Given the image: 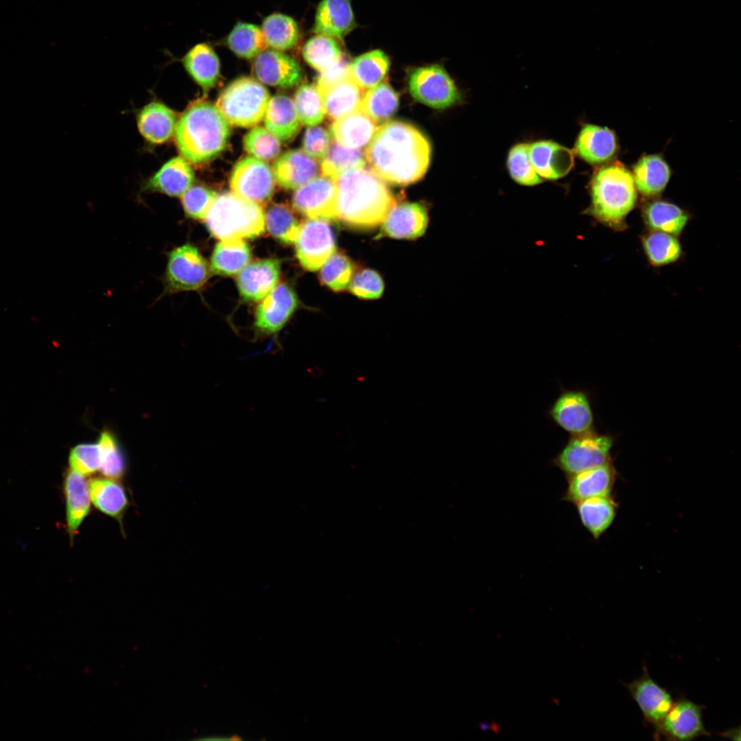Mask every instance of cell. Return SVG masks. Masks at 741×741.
Instances as JSON below:
<instances>
[{
  "label": "cell",
  "instance_id": "cell-1",
  "mask_svg": "<svg viewBox=\"0 0 741 741\" xmlns=\"http://www.w3.org/2000/svg\"><path fill=\"white\" fill-rule=\"evenodd\" d=\"M370 167L380 178L396 185H408L424 176L431 147L415 127L388 121L377 128L365 152Z\"/></svg>",
  "mask_w": 741,
  "mask_h": 741
},
{
  "label": "cell",
  "instance_id": "cell-2",
  "mask_svg": "<svg viewBox=\"0 0 741 741\" xmlns=\"http://www.w3.org/2000/svg\"><path fill=\"white\" fill-rule=\"evenodd\" d=\"M333 180L338 189V219L351 227L375 228L396 204L387 185L369 169L344 171Z\"/></svg>",
  "mask_w": 741,
  "mask_h": 741
},
{
  "label": "cell",
  "instance_id": "cell-3",
  "mask_svg": "<svg viewBox=\"0 0 741 741\" xmlns=\"http://www.w3.org/2000/svg\"><path fill=\"white\" fill-rule=\"evenodd\" d=\"M174 132L182 156L191 163L200 164L215 158L224 150L231 127L216 106L202 101L193 104L183 113Z\"/></svg>",
  "mask_w": 741,
  "mask_h": 741
},
{
  "label": "cell",
  "instance_id": "cell-4",
  "mask_svg": "<svg viewBox=\"0 0 741 741\" xmlns=\"http://www.w3.org/2000/svg\"><path fill=\"white\" fill-rule=\"evenodd\" d=\"M590 194L589 213L613 231H624L637 199L633 174L620 164L604 167L593 176Z\"/></svg>",
  "mask_w": 741,
  "mask_h": 741
},
{
  "label": "cell",
  "instance_id": "cell-5",
  "mask_svg": "<svg viewBox=\"0 0 741 741\" xmlns=\"http://www.w3.org/2000/svg\"><path fill=\"white\" fill-rule=\"evenodd\" d=\"M204 220L209 232L222 240L259 236L266 225L260 205L228 192L217 196Z\"/></svg>",
  "mask_w": 741,
  "mask_h": 741
},
{
  "label": "cell",
  "instance_id": "cell-6",
  "mask_svg": "<svg viewBox=\"0 0 741 741\" xmlns=\"http://www.w3.org/2000/svg\"><path fill=\"white\" fill-rule=\"evenodd\" d=\"M269 100L270 94L262 84L253 78L242 77L226 87L216 106L229 123L247 128L262 120Z\"/></svg>",
  "mask_w": 741,
  "mask_h": 741
},
{
  "label": "cell",
  "instance_id": "cell-7",
  "mask_svg": "<svg viewBox=\"0 0 741 741\" xmlns=\"http://www.w3.org/2000/svg\"><path fill=\"white\" fill-rule=\"evenodd\" d=\"M612 445L610 436L593 430L570 436L551 462L565 476L576 473L610 462Z\"/></svg>",
  "mask_w": 741,
  "mask_h": 741
},
{
  "label": "cell",
  "instance_id": "cell-8",
  "mask_svg": "<svg viewBox=\"0 0 741 741\" xmlns=\"http://www.w3.org/2000/svg\"><path fill=\"white\" fill-rule=\"evenodd\" d=\"M208 277L207 263L196 246L186 243L169 253L164 278L166 292L198 290Z\"/></svg>",
  "mask_w": 741,
  "mask_h": 741
},
{
  "label": "cell",
  "instance_id": "cell-9",
  "mask_svg": "<svg viewBox=\"0 0 741 741\" xmlns=\"http://www.w3.org/2000/svg\"><path fill=\"white\" fill-rule=\"evenodd\" d=\"M409 89L414 99L434 108H447L460 97L454 81L440 65L415 69L410 77Z\"/></svg>",
  "mask_w": 741,
  "mask_h": 741
},
{
  "label": "cell",
  "instance_id": "cell-10",
  "mask_svg": "<svg viewBox=\"0 0 741 741\" xmlns=\"http://www.w3.org/2000/svg\"><path fill=\"white\" fill-rule=\"evenodd\" d=\"M230 185L235 194L259 205L267 202L273 194L274 174L267 163L248 156L234 167Z\"/></svg>",
  "mask_w": 741,
  "mask_h": 741
},
{
  "label": "cell",
  "instance_id": "cell-11",
  "mask_svg": "<svg viewBox=\"0 0 741 741\" xmlns=\"http://www.w3.org/2000/svg\"><path fill=\"white\" fill-rule=\"evenodd\" d=\"M548 415L554 423L570 436L593 430V410L587 394L583 390H562L550 406Z\"/></svg>",
  "mask_w": 741,
  "mask_h": 741
},
{
  "label": "cell",
  "instance_id": "cell-12",
  "mask_svg": "<svg viewBox=\"0 0 741 741\" xmlns=\"http://www.w3.org/2000/svg\"><path fill=\"white\" fill-rule=\"evenodd\" d=\"M293 206L310 219H338V189L333 179L314 177L294 193Z\"/></svg>",
  "mask_w": 741,
  "mask_h": 741
},
{
  "label": "cell",
  "instance_id": "cell-13",
  "mask_svg": "<svg viewBox=\"0 0 741 741\" xmlns=\"http://www.w3.org/2000/svg\"><path fill=\"white\" fill-rule=\"evenodd\" d=\"M704 707L685 698L674 703L659 726L655 730V738L663 736L668 740H691L710 733L703 720Z\"/></svg>",
  "mask_w": 741,
  "mask_h": 741
},
{
  "label": "cell",
  "instance_id": "cell-14",
  "mask_svg": "<svg viewBox=\"0 0 741 741\" xmlns=\"http://www.w3.org/2000/svg\"><path fill=\"white\" fill-rule=\"evenodd\" d=\"M335 240L332 230L325 220L309 219L301 226L296 242V256L307 270L320 269L334 253Z\"/></svg>",
  "mask_w": 741,
  "mask_h": 741
},
{
  "label": "cell",
  "instance_id": "cell-15",
  "mask_svg": "<svg viewBox=\"0 0 741 741\" xmlns=\"http://www.w3.org/2000/svg\"><path fill=\"white\" fill-rule=\"evenodd\" d=\"M255 311V329L257 335L277 334L287 322L297 307V297L287 284L281 283L263 298Z\"/></svg>",
  "mask_w": 741,
  "mask_h": 741
},
{
  "label": "cell",
  "instance_id": "cell-16",
  "mask_svg": "<svg viewBox=\"0 0 741 741\" xmlns=\"http://www.w3.org/2000/svg\"><path fill=\"white\" fill-rule=\"evenodd\" d=\"M625 687L636 702L644 720L655 730L674 703L671 694L651 678L645 666L642 675L625 684Z\"/></svg>",
  "mask_w": 741,
  "mask_h": 741
},
{
  "label": "cell",
  "instance_id": "cell-17",
  "mask_svg": "<svg viewBox=\"0 0 741 741\" xmlns=\"http://www.w3.org/2000/svg\"><path fill=\"white\" fill-rule=\"evenodd\" d=\"M252 69L260 82L270 86L290 88L303 80L302 69L297 61L274 49H266L257 55Z\"/></svg>",
  "mask_w": 741,
  "mask_h": 741
},
{
  "label": "cell",
  "instance_id": "cell-18",
  "mask_svg": "<svg viewBox=\"0 0 741 741\" xmlns=\"http://www.w3.org/2000/svg\"><path fill=\"white\" fill-rule=\"evenodd\" d=\"M615 469L611 462L566 475L567 488L563 499L576 504L585 499L609 495L615 483Z\"/></svg>",
  "mask_w": 741,
  "mask_h": 741
},
{
  "label": "cell",
  "instance_id": "cell-19",
  "mask_svg": "<svg viewBox=\"0 0 741 741\" xmlns=\"http://www.w3.org/2000/svg\"><path fill=\"white\" fill-rule=\"evenodd\" d=\"M528 154L535 172L545 179L562 178L574 166L572 151L552 141H538L528 144Z\"/></svg>",
  "mask_w": 741,
  "mask_h": 741
},
{
  "label": "cell",
  "instance_id": "cell-20",
  "mask_svg": "<svg viewBox=\"0 0 741 741\" xmlns=\"http://www.w3.org/2000/svg\"><path fill=\"white\" fill-rule=\"evenodd\" d=\"M280 274L277 259L254 261L239 272L237 283L242 297L248 301H258L266 297L276 286Z\"/></svg>",
  "mask_w": 741,
  "mask_h": 741
},
{
  "label": "cell",
  "instance_id": "cell-21",
  "mask_svg": "<svg viewBox=\"0 0 741 741\" xmlns=\"http://www.w3.org/2000/svg\"><path fill=\"white\" fill-rule=\"evenodd\" d=\"M67 532L72 543L91 510L89 483L85 476L68 469L63 479Z\"/></svg>",
  "mask_w": 741,
  "mask_h": 741
},
{
  "label": "cell",
  "instance_id": "cell-22",
  "mask_svg": "<svg viewBox=\"0 0 741 741\" xmlns=\"http://www.w3.org/2000/svg\"><path fill=\"white\" fill-rule=\"evenodd\" d=\"M428 222L426 209L418 203L395 204L384 221L381 232L398 239H415L425 231Z\"/></svg>",
  "mask_w": 741,
  "mask_h": 741
},
{
  "label": "cell",
  "instance_id": "cell-23",
  "mask_svg": "<svg viewBox=\"0 0 741 741\" xmlns=\"http://www.w3.org/2000/svg\"><path fill=\"white\" fill-rule=\"evenodd\" d=\"M355 26L349 0H322L319 3L313 26L315 34L340 39Z\"/></svg>",
  "mask_w": 741,
  "mask_h": 741
},
{
  "label": "cell",
  "instance_id": "cell-24",
  "mask_svg": "<svg viewBox=\"0 0 741 741\" xmlns=\"http://www.w3.org/2000/svg\"><path fill=\"white\" fill-rule=\"evenodd\" d=\"M318 166L312 157L301 150L284 153L276 161L274 173L278 183L287 189L299 188L317 174Z\"/></svg>",
  "mask_w": 741,
  "mask_h": 741
},
{
  "label": "cell",
  "instance_id": "cell-25",
  "mask_svg": "<svg viewBox=\"0 0 741 741\" xmlns=\"http://www.w3.org/2000/svg\"><path fill=\"white\" fill-rule=\"evenodd\" d=\"M193 180L194 174L189 163L181 157H174L150 178L145 189L178 197L190 188Z\"/></svg>",
  "mask_w": 741,
  "mask_h": 741
},
{
  "label": "cell",
  "instance_id": "cell-26",
  "mask_svg": "<svg viewBox=\"0 0 741 741\" xmlns=\"http://www.w3.org/2000/svg\"><path fill=\"white\" fill-rule=\"evenodd\" d=\"M642 220L648 230L679 236L690 220V213L677 204L662 200L647 202L642 209Z\"/></svg>",
  "mask_w": 741,
  "mask_h": 741
},
{
  "label": "cell",
  "instance_id": "cell-27",
  "mask_svg": "<svg viewBox=\"0 0 741 741\" xmlns=\"http://www.w3.org/2000/svg\"><path fill=\"white\" fill-rule=\"evenodd\" d=\"M617 148L615 134L610 129L593 124L584 126L578 135L575 151L585 161L600 163L613 156Z\"/></svg>",
  "mask_w": 741,
  "mask_h": 741
},
{
  "label": "cell",
  "instance_id": "cell-28",
  "mask_svg": "<svg viewBox=\"0 0 741 741\" xmlns=\"http://www.w3.org/2000/svg\"><path fill=\"white\" fill-rule=\"evenodd\" d=\"M377 129L376 122L360 108L335 120L331 126L335 141L353 149L362 148L369 143Z\"/></svg>",
  "mask_w": 741,
  "mask_h": 741
},
{
  "label": "cell",
  "instance_id": "cell-29",
  "mask_svg": "<svg viewBox=\"0 0 741 741\" xmlns=\"http://www.w3.org/2000/svg\"><path fill=\"white\" fill-rule=\"evenodd\" d=\"M180 60L188 74L203 89L213 87L217 82L220 73V60L207 43L194 45Z\"/></svg>",
  "mask_w": 741,
  "mask_h": 741
},
{
  "label": "cell",
  "instance_id": "cell-30",
  "mask_svg": "<svg viewBox=\"0 0 741 741\" xmlns=\"http://www.w3.org/2000/svg\"><path fill=\"white\" fill-rule=\"evenodd\" d=\"M176 124L175 112L156 102L146 105L137 117L139 132L148 141L154 144L167 141L173 136Z\"/></svg>",
  "mask_w": 741,
  "mask_h": 741
},
{
  "label": "cell",
  "instance_id": "cell-31",
  "mask_svg": "<svg viewBox=\"0 0 741 741\" xmlns=\"http://www.w3.org/2000/svg\"><path fill=\"white\" fill-rule=\"evenodd\" d=\"M89 489L95 507L115 519L122 526L123 517L130 506L124 487L116 480L105 477L91 479Z\"/></svg>",
  "mask_w": 741,
  "mask_h": 741
},
{
  "label": "cell",
  "instance_id": "cell-32",
  "mask_svg": "<svg viewBox=\"0 0 741 741\" xmlns=\"http://www.w3.org/2000/svg\"><path fill=\"white\" fill-rule=\"evenodd\" d=\"M266 128L282 141L294 138L300 129V121L292 99L277 94L268 102L265 113Z\"/></svg>",
  "mask_w": 741,
  "mask_h": 741
},
{
  "label": "cell",
  "instance_id": "cell-33",
  "mask_svg": "<svg viewBox=\"0 0 741 741\" xmlns=\"http://www.w3.org/2000/svg\"><path fill=\"white\" fill-rule=\"evenodd\" d=\"M581 524L595 539H599L611 526L617 505L609 495L583 499L574 504Z\"/></svg>",
  "mask_w": 741,
  "mask_h": 741
},
{
  "label": "cell",
  "instance_id": "cell-34",
  "mask_svg": "<svg viewBox=\"0 0 741 741\" xmlns=\"http://www.w3.org/2000/svg\"><path fill=\"white\" fill-rule=\"evenodd\" d=\"M640 243L648 262L654 267L676 263L683 255L678 236L670 233L648 230L640 236Z\"/></svg>",
  "mask_w": 741,
  "mask_h": 741
},
{
  "label": "cell",
  "instance_id": "cell-35",
  "mask_svg": "<svg viewBox=\"0 0 741 741\" xmlns=\"http://www.w3.org/2000/svg\"><path fill=\"white\" fill-rule=\"evenodd\" d=\"M364 93L349 75L320 94L325 113L336 120L359 109Z\"/></svg>",
  "mask_w": 741,
  "mask_h": 741
},
{
  "label": "cell",
  "instance_id": "cell-36",
  "mask_svg": "<svg viewBox=\"0 0 741 741\" xmlns=\"http://www.w3.org/2000/svg\"><path fill=\"white\" fill-rule=\"evenodd\" d=\"M636 189L645 196H654L666 187L670 176L666 162L658 155L642 157L633 168Z\"/></svg>",
  "mask_w": 741,
  "mask_h": 741
},
{
  "label": "cell",
  "instance_id": "cell-37",
  "mask_svg": "<svg viewBox=\"0 0 741 741\" xmlns=\"http://www.w3.org/2000/svg\"><path fill=\"white\" fill-rule=\"evenodd\" d=\"M250 250L242 239L222 240L217 244L211 259V270L217 274L233 275L250 260Z\"/></svg>",
  "mask_w": 741,
  "mask_h": 741
},
{
  "label": "cell",
  "instance_id": "cell-38",
  "mask_svg": "<svg viewBox=\"0 0 741 741\" xmlns=\"http://www.w3.org/2000/svg\"><path fill=\"white\" fill-rule=\"evenodd\" d=\"M390 60L384 52L374 50L355 58L349 64L351 79L363 90L374 87L387 74Z\"/></svg>",
  "mask_w": 741,
  "mask_h": 741
},
{
  "label": "cell",
  "instance_id": "cell-39",
  "mask_svg": "<svg viewBox=\"0 0 741 741\" xmlns=\"http://www.w3.org/2000/svg\"><path fill=\"white\" fill-rule=\"evenodd\" d=\"M268 47L277 51L293 48L299 38V28L292 17L274 13L266 17L261 27Z\"/></svg>",
  "mask_w": 741,
  "mask_h": 741
},
{
  "label": "cell",
  "instance_id": "cell-40",
  "mask_svg": "<svg viewBox=\"0 0 741 741\" xmlns=\"http://www.w3.org/2000/svg\"><path fill=\"white\" fill-rule=\"evenodd\" d=\"M399 103L395 90L387 82H381L364 94L360 109L374 121L381 122L393 115Z\"/></svg>",
  "mask_w": 741,
  "mask_h": 741
},
{
  "label": "cell",
  "instance_id": "cell-41",
  "mask_svg": "<svg viewBox=\"0 0 741 741\" xmlns=\"http://www.w3.org/2000/svg\"><path fill=\"white\" fill-rule=\"evenodd\" d=\"M228 48L237 56L250 59L267 49L261 27L248 23H238L226 37Z\"/></svg>",
  "mask_w": 741,
  "mask_h": 741
},
{
  "label": "cell",
  "instance_id": "cell-42",
  "mask_svg": "<svg viewBox=\"0 0 741 741\" xmlns=\"http://www.w3.org/2000/svg\"><path fill=\"white\" fill-rule=\"evenodd\" d=\"M302 53L305 62L320 72L343 58L338 40L321 34H316L308 39L303 47Z\"/></svg>",
  "mask_w": 741,
  "mask_h": 741
},
{
  "label": "cell",
  "instance_id": "cell-43",
  "mask_svg": "<svg viewBox=\"0 0 741 741\" xmlns=\"http://www.w3.org/2000/svg\"><path fill=\"white\" fill-rule=\"evenodd\" d=\"M365 159L362 150L346 148L334 141L322 158L321 170L324 176L333 179L344 171L364 167Z\"/></svg>",
  "mask_w": 741,
  "mask_h": 741
},
{
  "label": "cell",
  "instance_id": "cell-44",
  "mask_svg": "<svg viewBox=\"0 0 741 741\" xmlns=\"http://www.w3.org/2000/svg\"><path fill=\"white\" fill-rule=\"evenodd\" d=\"M265 224L272 236L285 244L296 242L302 226L292 209L283 204H274L268 209Z\"/></svg>",
  "mask_w": 741,
  "mask_h": 741
},
{
  "label": "cell",
  "instance_id": "cell-45",
  "mask_svg": "<svg viewBox=\"0 0 741 741\" xmlns=\"http://www.w3.org/2000/svg\"><path fill=\"white\" fill-rule=\"evenodd\" d=\"M97 445L99 469L103 475L116 480L123 478L126 470V461L115 436L108 431L103 432Z\"/></svg>",
  "mask_w": 741,
  "mask_h": 741
},
{
  "label": "cell",
  "instance_id": "cell-46",
  "mask_svg": "<svg viewBox=\"0 0 741 741\" xmlns=\"http://www.w3.org/2000/svg\"><path fill=\"white\" fill-rule=\"evenodd\" d=\"M294 104L300 122L305 125H317L325 115L323 100L314 86L301 85L296 92Z\"/></svg>",
  "mask_w": 741,
  "mask_h": 741
},
{
  "label": "cell",
  "instance_id": "cell-47",
  "mask_svg": "<svg viewBox=\"0 0 741 741\" xmlns=\"http://www.w3.org/2000/svg\"><path fill=\"white\" fill-rule=\"evenodd\" d=\"M353 271L351 260L345 255L336 252L322 266L320 279L331 290L342 291L349 285Z\"/></svg>",
  "mask_w": 741,
  "mask_h": 741
},
{
  "label": "cell",
  "instance_id": "cell-48",
  "mask_svg": "<svg viewBox=\"0 0 741 741\" xmlns=\"http://www.w3.org/2000/svg\"><path fill=\"white\" fill-rule=\"evenodd\" d=\"M507 166L512 178L520 185L534 186L542 182L531 163L527 143H518L510 150Z\"/></svg>",
  "mask_w": 741,
  "mask_h": 741
},
{
  "label": "cell",
  "instance_id": "cell-49",
  "mask_svg": "<svg viewBox=\"0 0 741 741\" xmlns=\"http://www.w3.org/2000/svg\"><path fill=\"white\" fill-rule=\"evenodd\" d=\"M244 144L249 154L261 160H272L281 150L278 138L262 127H256L249 131L244 137Z\"/></svg>",
  "mask_w": 741,
  "mask_h": 741
},
{
  "label": "cell",
  "instance_id": "cell-50",
  "mask_svg": "<svg viewBox=\"0 0 741 741\" xmlns=\"http://www.w3.org/2000/svg\"><path fill=\"white\" fill-rule=\"evenodd\" d=\"M217 196L213 190L203 186H194L182 196L181 203L188 217L204 220Z\"/></svg>",
  "mask_w": 741,
  "mask_h": 741
},
{
  "label": "cell",
  "instance_id": "cell-51",
  "mask_svg": "<svg viewBox=\"0 0 741 741\" xmlns=\"http://www.w3.org/2000/svg\"><path fill=\"white\" fill-rule=\"evenodd\" d=\"M69 469L84 476L93 474L100 468L98 445L83 443L73 447L69 453Z\"/></svg>",
  "mask_w": 741,
  "mask_h": 741
},
{
  "label": "cell",
  "instance_id": "cell-52",
  "mask_svg": "<svg viewBox=\"0 0 741 741\" xmlns=\"http://www.w3.org/2000/svg\"><path fill=\"white\" fill-rule=\"evenodd\" d=\"M351 292L355 296L366 299L380 297L384 291V283L380 275L370 269L357 272L349 283Z\"/></svg>",
  "mask_w": 741,
  "mask_h": 741
},
{
  "label": "cell",
  "instance_id": "cell-53",
  "mask_svg": "<svg viewBox=\"0 0 741 741\" xmlns=\"http://www.w3.org/2000/svg\"><path fill=\"white\" fill-rule=\"evenodd\" d=\"M330 145V136L327 130L320 126L308 128L303 140V150L313 158L321 159Z\"/></svg>",
  "mask_w": 741,
  "mask_h": 741
},
{
  "label": "cell",
  "instance_id": "cell-54",
  "mask_svg": "<svg viewBox=\"0 0 741 741\" xmlns=\"http://www.w3.org/2000/svg\"><path fill=\"white\" fill-rule=\"evenodd\" d=\"M349 63L344 58L338 62L320 72L318 78L317 89L320 94L331 86L348 78Z\"/></svg>",
  "mask_w": 741,
  "mask_h": 741
},
{
  "label": "cell",
  "instance_id": "cell-55",
  "mask_svg": "<svg viewBox=\"0 0 741 741\" xmlns=\"http://www.w3.org/2000/svg\"><path fill=\"white\" fill-rule=\"evenodd\" d=\"M719 735L723 738L733 740H740V727L731 728L730 729L724 731L719 733Z\"/></svg>",
  "mask_w": 741,
  "mask_h": 741
},
{
  "label": "cell",
  "instance_id": "cell-56",
  "mask_svg": "<svg viewBox=\"0 0 741 741\" xmlns=\"http://www.w3.org/2000/svg\"><path fill=\"white\" fill-rule=\"evenodd\" d=\"M241 738L237 736H210L205 738H202L200 740H240Z\"/></svg>",
  "mask_w": 741,
  "mask_h": 741
}]
</instances>
